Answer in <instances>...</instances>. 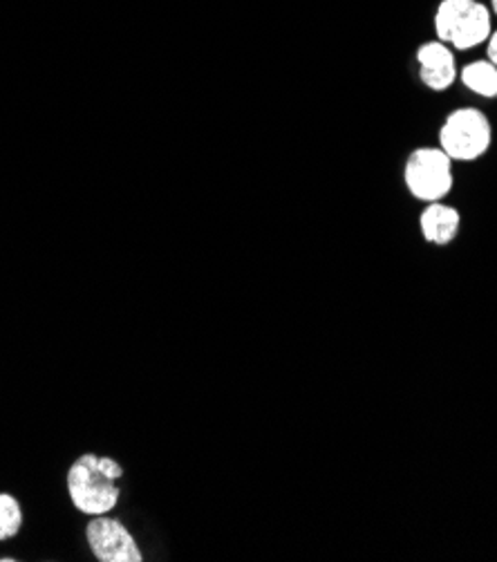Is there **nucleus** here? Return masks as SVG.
Masks as SVG:
<instances>
[{
  "label": "nucleus",
  "instance_id": "f8f14e48",
  "mask_svg": "<svg viewBox=\"0 0 497 562\" xmlns=\"http://www.w3.org/2000/svg\"><path fill=\"white\" fill-rule=\"evenodd\" d=\"M493 10H495V14H497V0H493Z\"/></svg>",
  "mask_w": 497,
  "mask_h": 562
},
{
  "label": "nucleus",
  "instance_id": "7ed1b4c3",
  "mask_svg": "<svg viewBox=\"0 0 497 562\" xmlns=\"http://www.w3.org/2000/svg\"><path fill=\"white\" fill-rule=\"evenodd\" d=\"M406 184L421 202H439L453 189V159L441 148H419L406 164Z\"/></svg>",
  "mask_w": 497,
  "mask_h": 562
},
{
  "label": "nucleus",
  "instance_id": "423d86ee",
  "mask_svg": "<svg viewBox=\"0 0 497 562\" xmlns=\"http://www.w3.org/2000/svg\"><path fill=\"white\" fill-rule=\"evenodd\" d=\"M417 59L421 66V81L430 90L441 92L449 86H453L458 77V68H455V56L447 47V43L434 41V43L421 45L417 52Z\"/></svg>",
  "mask_w": 497,
  "mask_h": 562
},
{
  "label": "nucleus",
  "instance_id": "f257e3e1",
  "mask_svg": "<svg viewBox=\"0 0 497 562\" xmlns=\"http://www.w3.org/2000/svg\"><path fill=\"white\" fill-rule=\"evenodd\" d=\"M122 477L124 467L115 458L97 453L79 456L66 475L70 504L86 518L113 514L122 499Z\"/></svg>",
  "mask_w": 497,
  "mask_h": 562
},
{
  "label": "nucleus",
  "instance_id": "20e7f679",
  "mask_svg": "<svg viewBox=\"0 0 497 562\" xmlns=\"http://www.w3.org/2000/svg\"><path fill=\"white\" fill-rule=\"evenodd\" d=\"M441 150L451 159L473 161L490 146V124L475 108L455 110L439 133Z\"/></svg>",
  "mask_w": 497,
  "mask_h": 562
},
{
  "label": "nucleus",
  "instance_id": "9b49d317",
  "mask_svg": "<svg viewBox=\"0 0 497 562\" xmlns=\"http://www.w3.org/2000/svg\"><path fill=\"white\" fill-rule=\"evenodd\" d=\"M16 558H10V555H3V558H0V562H14Z\"/></svg>",
  "mask_w": 497,
  "mask_h": 562
},
{
  "label": "nucleus",
  "instance_id": "6e6552de",
  "mask_svg": "<svg viewBox=\"0 0 497 562\" xmlns=\"http://www.w3.org/2000/svg\"><path fill=\"white\" fill-rule=\"evenodd\" d=\"M462 83L482 97H497V68L490 61H475L462 70Z\"/></svg>",
  "mask_w": 497,
  "mask_h": 562
},
{
  "label": "nucleus",
  "instance_id": "0eeeda50",
  "mask_svg": "<svg viewBox=\"0 0 497 562\" xmlns=\"http://www.w3.org/2000/svg\"><path fill=\"white\" fill-rule=\"evenodd\" d=\"M460 229V213L453 206L430 202L421 213V232L428 243L449 245Z\"/></svg>",
  "mask_w": 497,
  "mask_h": 562
},
{
  "label": "nucleus",
  "instance_id": "f03ea898",
  "mask_svg": "<svg viewBox=\"0 0 497 562\" xmlns=\"http://www.w3.org/2000/svg\"><path fill=\"white\" fill-rule=\"evenodd\" d=\"M434 30L441 43L458 49H471L490 36V14L475 0H444L434 16Z\"/></svg>",
  "mask_w": 497,
  "mask_h": 562
},
{
  "label": "nucleus",
  "instance_id": "1a4fd4ad",
  "mask_svg": "<svg viewBox=\"0 0 497 562\" xmlns=\"http://www.w3.org/2000/svg\"><path fill=\"white\" fill-rule=\"evenodd\" d=\"M23 529L21 502L12 493H0V542L12 540Z\"/></svg>",
  "mask_w": 497,
  "mask_h": 562
},
{
  "label": "nucleus",
  "instance_id": "9d476101",
  "mask_svg": "<svg viewBox=\"0 0 497 562\" xmlns=\"http://www.w3.org/2000/svg\"><path fill=\"white\" fill-rule=\"evenodd\" d=\"M486 54H488V61L497 68V32H493V34L488 36V49H486Z\"/></svg>",
  "mask_w": 497,
  "mask_h": 562
},
{
  "label": "nucleus",
  "instance_id": "39448f33",
  "mask_svg": "<svg viewBox=\"0 0 497 562\" xmlns=\"http://www.w3.org/2000/svg\"><path fill=\"white\" fill-rule=\"evenodd\" d=\"M86 542L99 562H142L144 551L131 529L110 514L94 516L86 525Z\"/></svg>",
  "mask_w": 497,
  "mask_h": 562
}]
</instances>
